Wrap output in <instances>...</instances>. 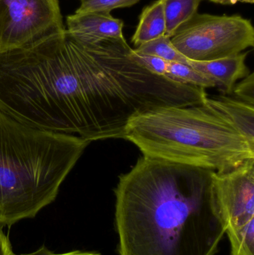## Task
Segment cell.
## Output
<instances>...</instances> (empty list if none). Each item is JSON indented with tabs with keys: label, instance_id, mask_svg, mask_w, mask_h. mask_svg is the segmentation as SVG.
I'll list each match as a JSON object with an SVG mask.
<instances>
[{
	"label": "cell",
	"instance_id": "8992f818",
	"mask_svg": "<svg viewBox=\"0 0 254 255\" xmlns=\"http://www.w3.org/2000/svg\"><path fill=\"white\" fill-rule=\"evenodd\" d=\"M212 195L231 244V255H254V159L212 171Z\"/></svg>",
	"mask_w": 254,
	"mask_h": 255
},
{
	"label": "cell",
	"instance_id": "4fadbf2b",
	"mask_svg": "<svg viewBox=\"0 0 254 255\" xmlns=\"http://www.w3.org/2000/svg\"><path fill=\"white\" fill-rule=\"evenodd\" d=\"M166 78L173 82L204 89L216 87V82L207 75L183 63L168 62Z\"/></svg>",
	"mask_w": 254,
	"mask_h": 255
},
{
	"label": "cell",
	"instance_id": "52a82bcc",
	"mask_svg": "<svg viewBox=\"0 0 254 255\" xmlns=\"http://www.w3.org/2000/svg\"><path fill=\"white\" fill-rule=\"evenodd\" d=\"M65 30L59 0H0V51L30 46Z\"/></svg>",
	"mask_w": 254,
	"mask_h": 255
},
{
	"label": "cell",
	"instance_id": "2e32d148",
	"mask_svg": "<svg viewBox=\"0 0 254 255\" xmlns=\"http://www.w3.org/2000/svg\"><path fill=\"white\" fill-rule=\"evenodd\" d=\"M131 57L140 66L149 70L151 73L166 78L168 62L162 58L148 54L140 53L134 49L131 51Z\"/></svg>",
	"mask_w": 254,
	"mask_h": 255
},
{
	"label": "cell",
	"instance_id": "30bf717a",
	"mask_svg": "<svg viewBox=\"0 0 254 255\" xmlns=\"http://www.w3.org/2000/svg\"><path fill=\"white\" fill-rule=\"evenodd\" d=\"M202 106L223 118L254 145V106L226 96H207Z\"/></svg>",
	"mask_w": 254,
	"mask_h": 255
},
{
	"label": "cell",
	"instance_id": "5bb4252c",
	"mask_svg": "<svg viewBox=\"0 0 254 255\" xmlns=\"http://www.w3.org/2000/svg\"><path fill=\"white\" fill-rule=\"evenodd\" d=\"M134 50L140 53L158 57L167 62H179L186 64L189 62V59L174 47L171 38L167 36H163L156 40L140 45Z\"/></svg>",
	"mask_w": 254,
	"mask_h": 255
},
{
	"label": "cell",
	"instance_id": "3957f363",
	"mask_svg": "<svg viewBox=\"0 0 254 255\" xmlns=\"http://www.w3.org/2000/svg\"><path fill=\"white\" fill-rule=\"evenodd\" d=\"M89 144L75 135L27 125L0 110V229L34 218L52 204Z\"/></svg>",
	"mask_w": 254,
	"mask_h": 255
},
{
	"label": "cell",
	"instance_id": "9c48e42d",
	"mask_svg": "<svg viewBox=\"0 0 254 255\" xmlns=\"http://www.w3.org/2000/svg\"><path fill=\"white\" fill-rule=\"evenodd\" d=\"M248 52L210 61H195L189 59L188 64L213 79L223 89L227 95L231 96L234 86L240 79L250 74L246 60Z\"/></svg>",
	"mask_w": 254,
	"mask_h": 255
},
{
	"label": "cell",
	"instance_id": "7c38bea8",
	"mask_svg": "<svg viewBox=\"0 0 254 255\" xmlns=\"http://www.w3.org/2000/svg\"><path fill=\"white\" fill-rule=\"evenodd\" d=\"M201 0H164L166 34L171 38L196 13Z\"/></svg>",
	"mask_w": 254,
	"mask_h": 255
},
{
	"label": "cell",
	"instance_id": "7a4b0ae2",
	"mask_svg": "<svg viewBox=\"0 0 254 255\" xmlns=\"http://www.w3.org/2000/svg\"><path fill=\"white\" fill-rule=\"evenodd\" d=\"M212 171L143 156L114 189L119 255H216L225 228Z\"/></svg>",
	"mask_w": 254,
	"mask_h": 255
},
{
	"label": "cell",
	"instance_id": "ffe728a7",
	"mask_svg": "<svg viewBox=\"0 0 254 255\" xmlns=\"http://www.w3.org/2000/svg\"><path fill=\"white\" fill-rule=\"evenodd\" d=\"M217 4H224V5H233L239 2L248 3V4H254V0H209Z\"/></svg>",
	"mask_w": 254,
	"mask_h": 255
},
{
	"label": "cell",
	"instance_id": "9a60e30c",
	"mask_svg": "<svg viewBox=\"0 0 254 255\" xmlns=\"http://www.w3.org/2000/svg\"><path fill=\"white\" fill-rule=\"evenodd\" d=\"M81 5L76 13H110L112 10L128 7L138 3L140 0H80Z\"/></svg>",
	"mask_w": 254,
	"mask_h": 255
},
{
	"label": "cell",
	"instance_id": "277c9868",
	"mask_svg": "<svg viewBox=\"0 0 254 255\" xmlns=\"http://www.w3.org/2000/svg\"><path fill=\"white\" fill-rule=\"evenodd\" d=\"M123 139L143 156L215 172L254 159V145L202 105L145 112L128 122Z\"/></svg>",
	"mask_w": 254,
	"mask_h": 255
},
{
	"label": "cell",
	"instance_id": "6da1fadb",
	"mask_svg": "<svg viewBox=\"0 0 254 255\" xmlns=\"http://www.w3.org/2000/svg\"><path fill=\"white\" fill-rule=\"evenodd\" d=\"M125 37L82 40L67 29L0 51V110L85 140L123 139L132 118L169 101L168 79L131 57Z\"/></svg>",
	"mask_w": 254,
	"mask_h": 255
},
{
	"label": "cell",
	"instance_id": "d6986e66",
	"mask_svg": "<svg viewBox=\"0 0 254 255\" xmlns=\"http://www.w3.org/2000/svg\"><path fill=\"white\" fill-rule=\"evenodd\" d=\"M11 252L13 248L9 238L0 229V255H10Z\"/></svg>",
	"mask_w": 254,
	"mask_h": 255
},
{
	"label": "cell",
	"instance_id": "5b68a950",
	"mask_svg": "<svg viewBox=\"0 0 254 255\" xmlns=\"http://www.w3.org/2000/svg\"><path fill=\"white\" fill-rule=\"evenodd\" d=\"M171 41L191 61H213L253 47L254 28L250 19L240 15L196 13L176 31Z\"/></svg>",
	"mask_w": 254,
	"mask_h": 255
},
{
	"label": "cell",
	"instance_id": "ba28073f",
	"mask_svg": "<svg viewBox=\"0 0 254 255\" xmlns=\"http://www.w3.org/2000/svg\"><path fill=\"white\" fill-rule=\"evenodd\" d=\"M66 29L85 40L122 38L123 21L113 17L111 13H86L69 15Z\"/></svg>",
	"mask_w": 254,
	"mask_h": 255
},
{
	"label": "cell",
	"instance_id": "8fae6325",
	"mask_svg": "<svg viewBox=\"0 0 254 255\" xmlns=\"http://www.w3.org/2000/svg\"><path fill=\"white\" fill-rule=\"evenodd\" d=\"M165 34L164 0H157L143 9L131 42L138 47L140 45L156 40Z\"/></svg>",
	"mask_w": 254,
	"mask_h": 255
},
{
	"label": "cell",
	"instance_id": "e0dca14e",
	"mask_svg": "<svg viewBox=\"0 0 254 255\" xmlns=\"http://www.w3.org/2000/svg\"><path fill=\"white\" fill-rule=\"evenodd\" d=\"M231 96L237 100L254 106V73H250L241 82L236 84Z\"/></svg>",
	"mask_w": 254,
	"mask_h": 255
},
{
	"label": "cell",
	"instance_id": "ac0fdd59",
	"mask_svg": "<svg viewBox=\"0 0 254 255\" xmlns=\"http://www.w3.org/2000/svg\"><path fill=\"white\" fill-rule=\"evenodd\" d=\"M10 255H101V253L95 251H84V250H73V251L67 252L64 253H55L51 251L45 245L41 246L36 251L31 253L25 254H16L11 252Z\"/></svg>",
	"mask_w": 254,
	"mask_h": 255
}]
</instances>
